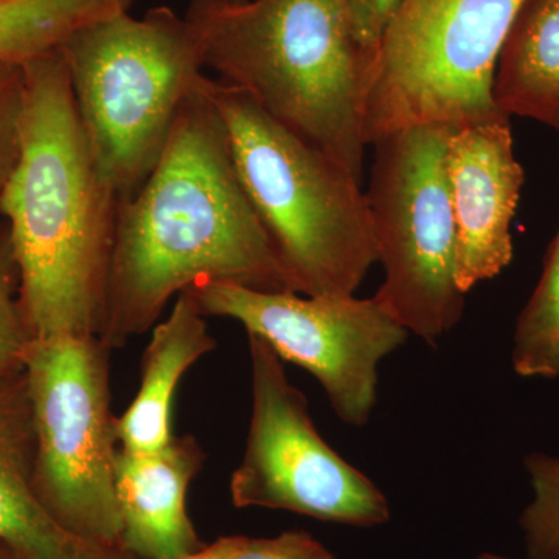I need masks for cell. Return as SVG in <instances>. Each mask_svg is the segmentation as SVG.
<instances>
[{
	"mask_svg": "<svg viewBox=\"0 0 559 559\" xmlns=\"http://www.w3.org/2000/svg\"><path fill=\"white\" fill-rule=\"evenodd\" d=\"M201 76L142 189L120 202L100 340L123 348L173 297L202 283L296 293L242 189L229 135Z\"/></svg>",
	"mask_w": 559,
	"mask_h": 559,
	"instance_id": "cell-1",
	"label": "cell"
},
{
	"mask_svg": "<svg viewBox=\"0 0 559 559\" xmlns=\"http://www.w3.org/2000/svg\"><path fill=\"white\" fill-rule=\"evenodd\" d=\"M21 151L0 193L32 337L98 336L120 200L102 178L60 50L24 64Z\"/></svg>",
	"mask_w": 559,
	"mask_h": 559,
	"instance_id": "cell-2",
	"label": "cell"
},
{
	"mask_svg": "<svg viewBox=\"0 0 559 559\" xmlns=\"http://www.w3.org/2000/svg\"><path fill=\"white\" fill-rule=\"evenodd\" d=\"M202 68L362 182L371 58L348 0H191Z\"/></svg>",
	"mask_w": 559,
	"mask_h": 559,
	"instance_id": "cell-3",
	"label": "cell"
},
{
	"mask_svg": "<svg viewBox=\"0 0 559 559\" xmlns=\"http://www.w3.org/2000/svg\"><path fill=\"white\" fill-rule=\"evenodd\" d=\"M202 86L226 124L242 189L294 290L353 296L380 261L362 182L246 92L207 75Z\"/></svg>",
	"mask_w": 559,
	"mask_h": 559,
	"instance_id": "cell-4",
	"label": "cell"
},
{
	"mask_svg": "<svg viewBox=\"0 0 559 559\" xmlns=\"http://www.w3.org/2000/svg\"><path fill=\"white\" fill-rule=\"evenodd\" d=\"M60 51L98 171L120 202L130 200L204 75L189 24L164 5L142 17L128 11L73 33Z\"/></svg>",
	"mask_w": 559,
	"mask_h": 559,
	"instance_id": "cell-5",
	"label": "cell"
},
{
	"mask_svg": "<svg viewBox=\"0 0 559 559\" xmlns=\"http://www.w3.org/2000/svg\"><path fill=\"white\" fill-rule=\"evenodd\" d=\"M522 2L401 0L371 58L367 145L404 128L510 119L492 87Z\"/></svg>",
	"mask_w": 559,
	"mask_h": 559,
	"instance_id": "cell-6",
	"label": "cell"
},
{
	"mask_svg": "<svg viewBox=\"0 0 559 559\" xmlns=\"http://www.w3.org/2000/svg\"><path fill=\"white\" fill-rule=\"evenodd\" d=\"M110 353L98 336L32 337L22 371L35 430L39 499L80 538L123 549Z\"/></svg>",
	"mask_w": 559,
	"mask_h": 559,
	"instance_id": "cell-7",
	"label": "cell"
},
{
	"mask_svg": "<svg viewBox=\"0 0 559 559\" xmlns=\"http://www.w3.org/2000/svg\"><path fill=\"white\" fill-rule=\"evenodd\" d=\"M459 128L423 124L371 143V227L385 278L377 299L401 325L436 345L460 322L455 227L447 154Z\"/></svg>",
	"mask_w": 559,
	"mask_h": 559,
	"instance_id": "cell-8",
	"label": "cell"
},
{
	"mask_svg": "<svg viewBox=\"0 0 559 559\" xmlns=\"http://www.w3.org/2000/svg\"><path fill=\"white\" fill-rule=\"evenodd\" d=\"M252 418L231 474L237 509L285 510L314 520L377 527L390 520L380 488L320 437L307 396L290 384L267 342L248 334Z\"/></svg>",
	"mask_w": 559,
	"mask_h": 559,
	"instance_id": "cell-9",
	"label": "cell"
},
{
	"mask_svg": "<svg viewBox=\"0 0 559 559\" xmlns=\"http://www.w3.org/2000/svg\"><path fill=\"white\" fill-rule=\"evenodd\" d=\"M205 318L237 320L285 362L314 374L345 425H367L377 404L378 366L407 331L377 297H301L202 283L189 289Z\"/></svg>",
	"mask_w": 559,
	"mask_h": 559,
	"instance_id": "cell-10",
	"label": "cell"
},
{
	"mask_svg": "<svg viewBox=\"0 0 559 559\" xmlns=\"http://www.w3.org/2000/svg\"><path fill=\"white\" fill-rule=\"evenodd\" d=\"M455 270L463 294L495 278L513 260L511 223L524 170L514 156L510 119L471 124L452 132L447 154Z\"/></svg>",
	"mask_w": 559,
	"mask_h": 559,
	"instance_id": "cell-11",
	"label": "cell"
},
{
	"mask_svg": "<svg viewBox=\"0 0 559 559\" xmlns=\"http://www.w3.org/2000/svg\"><path fill=\"white\" fill-rule=\"evenodd\" d=\"M204 460L191 436H175L156 452H117L121 544L132 557L178 559L205 546L187 510V492Z\"/></svg>",
	"mask_w": 559,
	"mask_h": 559,
	"instance_id": "cell-12",
	"label": "cell"
},
{
	"mask_svg": "<svg viewBox=\"0 0 559 559\" xmlns=\"http://www.w3.org/2000/svg\"><path fill=\"white\" fill-rule=\"evenodd\" d=\"M0 544L25 559H138L80 538L35 488V430L24 371L0 377Z\"/></svg>",
	"mask_w": 559,
	"mask_h": 559,
	"instance_id": "cell-13",
	"label": "cell"
},
{
	"mask_svg": "<svg viewBox=\"0 0 559 559\" xmlns=\"http://www.w3.org/2000/svg\"><path fill=\"white\" fill-rule=\"evenodd\" d=\"M215 347L200 305L190 290H183L176 297L170 316L154 325L143 353L138 395L117 417L120 450L156 452L175 439L173 404L179 382Z\"/></svg>",
	"mask_w": 559,
	"mask_h": 559,
	"instance_id": "cell-14",
	"label": "cell"
},
{
	"mask_svg": "<svg viewBox=\"0 0 559 559\" xmlns=\"http://www.w3.org/2000/svg\"><path fill=\"white\" fill-rule=\"evenodd\" d=\"M495 102L507 117L559 132V0H524L496 68Z\"/></svg>",
	"mask_w": 559,
	"mask_h": 559,
	"instance_id": "cell-15",
	"label": "cell"
},
{
	"mask_svg": "<svg viewBox=\"0 0 559 559\" xmlns=\"http://www.w3.org/2000/svg\"><path fill=\"white\" fill-rule=\"evenodd\" d=\"M134 0H0V61L27 64L60 50L73 35L117 14Z\"/></svg>",
	"mask_w": 559,
	"mask_h": 559,
	"instance_id": "cell-16",
	"label": "cell"
},
{
	"mask_svg": "<svg viewBox=\"0 0 559 559\" xmlns=\"http://www.w3.org/2000/svg\"><path fill=\"white\" fill-rule=\"evenodd\" d=\"M511 360L520 377H559V229L547 250L538 286L518 318Z\"/></svg>",
	"mask_w": 559,
	"mask_h": 559,
	"instance_id": "cell-17",
	"label": "cell"
},
{
	"mask_svg": "<svg viewBox=\"0 0 559 559\" xmlns=\"http://www.w3.org/2000/svg\"><path fill=\"white\" fill-rule=\"evenodd\" d=\"M525 468L532 481V502L520 525L528 559H559V459L530 454Z\"/></svg>",
	"mask_w": 559,
	"mask_h": 559,
	"instance_id": "cell-18",
	"label": "cell"
},
{
	"mask_svg": "<svg viewBox=\"0 0 559 559\" xmlns=\"http://www.w3.org/2000/svg\"><path fill=\"white\" fill-rule=\"evenodd\" d=\"M31 341L20 301V271L11 248L9 227L0 226V377L22 370Z\"/></svg>",
	"mask_w": 559,
	"mask_h": 559,
	"instance_id": "cell-19",
	"label": "cell"
},
{
	"mask_svg": "<svg viewBox=\"0 0 559 559\" xmlns=\"http://www.w3.org/2000/svg\"><path fill=\"white\" fill-rule=\"evenodd\" d=\"M24 97V66L0 61V193L20 159Z\"/></svg>",
	"mask_w": 559,
	"mask_h": 559,
	"instance_id": "cell-20",
	"label": "cell"
},
{
	"mask_svg": "<svg viewBox=\"0 0 559 559\" xmlns=\"http://www.w3.org/2000/svg\"><path fill=\"white\" fill-rule=\"evenodd\" d=\"M227 559H334L310 533L285 532L275 538L230 536Z\"/></svg>",
	"mask_w": 559,
	"mask_h": 559,
	"instance_id": "cell-21",
	"label": "cell"
},
{
	"mask_svg": "<svg viewBox=\"0 0 559 559\" xmlns=\"http://www.w3.org/2000/svg\"><path fill=\"white\" fill-rule=\"evenodd\" d=\"M400 3L401 0H348L353 32L364 50L374 53Z\"/></svg>",
	"mask_w": 559,
	"mask_h": 559,
	"instance_id": "cell-22",
	"label": "cell"
},
{
	"mask_svg": "<svg viewBox=\"0 0 559 559\" xmlns=\"http://www.w3.org/2000/svg\"><path fill=\"white\" fill-rule=\"evenodd\" d=\"M230 550V536L216 539L210 546H204L202 549L193 551V554L186 555V557L178 559H227Z\"/></svg>",
	"mask_w": 559,
	"mask_h": 559,
	"instance_id": "cell-23",
	"label": "cell"
},
{
	"mask_svg": "<svg viewBox=\"0 0 559 559\" xmlns=\"http://www.w3.org/2000/svg\"><path fill=\"white\" fill-rule=\"evenodd\" d=\"M0 559H25L22 558L20 554H16V551L11 550L10 547L3 546V544H0Z\"/></svg>",
	"mask_w": 559,
	"mask_h": 559,
	"instance_id": "cell-24",
	"label": "cell"
},
{
	"mask_svg": "<svg viewBox=\"0 0 559 559\" xmlns=\"http://www.w3.org/2000/svg\"><path fill=\"white\" fill-rule=\"evenodd\" d=\"M476 559H513V558L500 557V555H492V554H481Z\"/></svg>",
	"mask_w": 559,
	"mask_h": 559,
	"instance_id": "cell-25",
	"label": "cell"
},
{
	"mask_svg": "<svg viewBox=\"0 0 559 559\" xmlns=\"http://www.w3.org/2000/svg\"><path fill=\"white\" fill-rule=\"evenodd\" d=\"M229 2H246V0H229Z\"/></svg>",
	"mask_w": 559,
	"mask_h": 559,
	"instance_id": "cell-26",
	"label": "cell"
}]
</instances>
